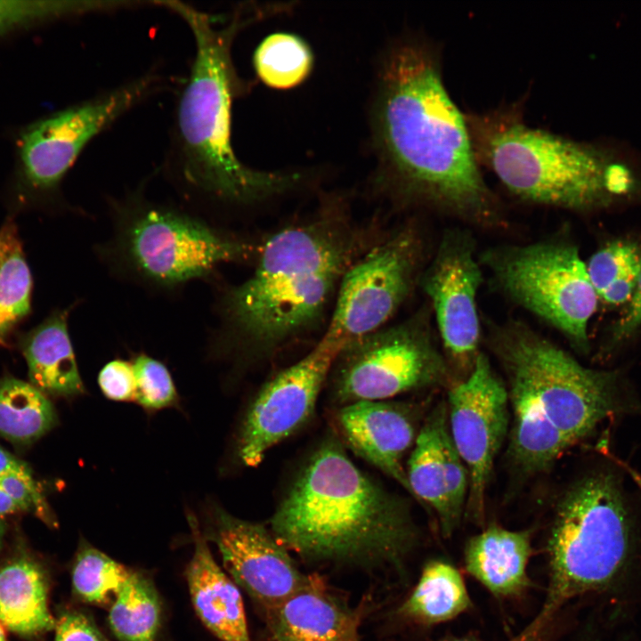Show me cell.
I'll use <instances>...</instances> for the list:
<instances>
[{"instance_id": "obj_1", "label": "cell", "mask_w": 641, "mask_h": 641, "mask_svg": "<svg viewBox=\"0 0 641 641\" xmlns=\"http://www.w3.org/2000/svg\"><path fill=\"white\" fill-rule=\"evenodd\" d=\"M371 120L385 182L463 216L491 215L495 199L475 158L466 114L446 89L431 44L406 37L385 52Z\"/></svg>"}, {"instance_id": "obj_2", "label": "cell", "mask_w": 641, "mask_h": 641, "mask_svg": "<svg viewBox=\"0 0 641 641\" xmlns=\"http://www.w3.org/2000/svg\"><path fill=\"white\" fill-rule=\"evenodd\" d=\"M162 8L179 16L194 39L188 76L174 106L165 174L186 193L221 204L245 206L296 189L299 173L252 169L231 143V106L242 93L231 57L236 36L258 12L236 10L220 25L215 16L186 3L163 0Z\"/></svg>"}, {"instance_id": "obj_3", "label": "cell", "mask_w": 641, "mask_h": 641, "mask_svg": "<svg viewBox=\"0 0 641 641\" xmlns=\"http://www.w3.org/2000/svg\"><path fill=\"white\" fill-rule=\"evenodd\" d=\"M271 531L312 564L401 572L419 534L409 505L357 467L329 436L274 511Z\"/></svg>"}, {"instance_id": "obj_4", "label": "cell", "mask_w": 641, "mask_h": 641, "mask_svg": "<svg viewBox=\"0 0 641 641\" xmlns=\"http://www.w3.org/2000/svg\"><path fill=\"white\" fill-rule=\"evenodd\" d=\"M364 237L337 213L270 236L253 273L223 300L234 350L264 360L316 328L345 272L365 251Z\"/></svg>"}, {"instance_id": "obj_5", "label": "cell", "mask_w": 641, "mask_h": 641, "mask_svg": "<svg viewBox=\"0 0 641 641\" xmlns=\"http://www.w3.org/2000/svg\"><path fill=\"white\" fill-rule=\"evenodd\" d=\"M548 588L532 620L553 622L569 602L602 598L620 618L641 585V521L620 471L609 464L574 481L560 498L548 540Z\"/></svg>"}, {"instance_id": "obj_6", "label": "cell", "mask_w": 641, "mask_h": 641, "mask_svg": "<svg viewBox=\"0 0 641 641\" xmlns=\"http://www.w3.org/2000/svg\"><path fill=\"white\" fill-rule=\"evenodd\" d=\"M495 352L508 381V397L522 401L572 447L605 418L641 413L616 371L590 369L523 327L498 334Z\"/></svg>"}, {"instance_id": "obj_7", "label": "cell", "mask_w": 641, "mask_h": 641, "mask_svg": "<svg viewBox=\"0 0 641 641\" xmlns=\"http://www.w3.org/2000/svg\"><path fill=\"white\" fill-rule=\"evenodd\" d=\"M478 164L528 202L586 209L603 195L590 154L580 145L529 126L518 108L466 114Z\"/></svg>"}, {"instance_id": "obj_8", "label": "cell", "mask_w": 641, "mask_h": 641, "mask_svg": "<svg viewBox=\"0 0 641 641\" xmlns=\"http://www.w3.org/2000/svg\"><path fill=\"white\" fill-rule=\"evenodd\" d=\"M329 377L330 400L341 407L442 385L449 369L418 313L346 344Z\"/></svg>"}, {"instance_id": "obj_9", "label": "cell", "mask_w": 641, "mask_h": 641, "mask_svg": "<svg viewBox=\"0 0 641 641\" xmlns=\"http://www.w3.org/2000/svg\"><path fill=\"white\" fill-rule=\"evenodd\" d=\"M485 262L512 299L588 351V322L598 296L574 247L543 242L494 249Z\"/></svg>"}, {"instance_id": "obj_10", "label": "cell", "mask_w": 641, "mask_h": 641, "mask_svg": "<svg viewBox=\"0 0 641 641\" xmlns=\"http://www.w3.org/2000/svg\"><path fill=\"white\" fill-rule=\"evenodd\" d=\"M120 232L126 261L146 280L173 286L208 274L248 249L177 210L133 200Z\"/></svg>"}, {"instance_id": "obj_11", "label": "cell", "mask_w": 641, "mask_h": 641, "mask_svg": "<svg viewBox=\"0 0 641 641\" xmlns=\"http://www.w3.org/2000/svg\"><path fill=\"white\" fill-rule=\"evenodd\" d=\"M163 85L159 74L148 72L31 125L19 141L25 183L38 192L55 190L94 138Z\"/></svg>"}, {"instance_id": "obj_12", "label": "cell", "mask_w": 641, "mask_h": 641, "mask_svg": "<svg viewBox=\"0 0 641 641\" xmlns=\"http://www.w3.org/2000/svg\"><path fill=\"white\" fill-rule=\"evenodd\" d=\"M419 249L416 235L403 230L365 250L339 283L323 337L344 347L383 328L412 288Z\"/></svg>"}, {"instance_id": "obj_13", "label": "cell", "mask_w": 641, "mask_h": 641, "mask_svg": "<svg viewBox=\"0 0 641 641\" xmlns=\"http://www.w3.org/2000/svg\"><path fill=\"white\" fill-rule=\"evenodd\" d=\"M446 404L450 436L468 473L465 513L481 523L494 462L509 427L507 389L479 353L468 376L448 392Z\"/></svg>"}, {"instance_id": "obj_14", "label": "cell", "mask_w": 641, "mask_h": 641, "mask_svg": "<svg viewBox=\"0 0 641 641\" xmlns=\"http://www.w3.org/2000/svg\"><path fill=\"white\" fill-rule=\"evenodd\" d=\"M342 349L322 337L305 356L259 389L238 435L237 456L242 465L258 466L271 449L308 422Z\"/></svg>"}, {"instance_id": "obj_15", "label": "cell", "mask_w": 641, "mask_h": 641, "mask_svg": "<svg viewBox=\"0 0 641 641\" xmlns=\"http://www.w3.org/2000/svg\"><path fill=\"white\" fill-rule=\"evenodd\" d=\"M202 534L214 542L231 580L262 615L303 588L311 575L263 524L239 519L214 506Z\"/></svg>"}, {"instance_id": "obj_16", "label": "cell", "mask_w": 641, "mask_h": 641, "mask_svg": "<svg viewBox=\"0 0 641 641\" xmlns=\"http://www.w3.org/2000/svg\"><path fill=\"white\" fill-rule=\"evenodd\" d=\"M482 278L469 239L454 232L444 237L421 279L445 350L458 367L470 369L479 353L476 298Z\"/></svg>"}, {"instance_id": "obj_17", "label": "cell", "mask_w": 641, "mask_h": 641, "mask_svg": "<svg viewBox=\"0 0 641 641\" xmlns=\"http://www.w3.org/2000/svg\"><path fill=\"white\" fill-rule=\"evenodd\" d=\"M406 473L412 495L434 510L442 534L450 536L465 513L469 479L450 436L446 402L434 406L418 432Z\"/></svg>"}, {"instance_id": "obj_18", "label": "cell", "mask_w": 641, "mask_h": 641, "mask_svg": "<svg viewBox=\"0 0 641 641\" xmlns=\"http://www.w3.org/2000/svg\"><path fill=\"white\" fill-rule=\"evenodd\" d=\"M335 422L343 442L412 495L403 458L418 430L413 409L401 402L360 401L338 407Z\"/></svg>"}, {"instance_id": "obj_19", "label": "cell", "mask_w": 641, "mask_h": 641, "mask_svg": "<svg viewBox=\"0 0 641 641\" xmlns=\"http://www.w3.org/2000/svg\"><path fill=\"white\" fill-rule=\"evenodd\" d=\"M363 601L353 606L315 574L280 604L263 614V641H361L369 612Z\"/></svg>"}, {"instance_id": "obj_20", "label": "cell", "mask_w": 641, "mask_h": 641, "mask_svg": "<svg viewBox=\"0 0 641 641\" xmlns=\"http://www.w3.org/2000/svg\"><path fill=\"white\" fill-rule=\"evenodd\" d=\"M187 519L194 551L185 575L197 614L222 641H253L238 586L215 561L195 515Z\"/></svg>"}, {"instance_id": "obj_21", "label": "cell", "mask_w": 641, "mask_h": 641, "mask_svg": "<svg viewBox=\"0 0 641 641\" xmlns=\"http://www.w3.org/2000/svg\"><path fill=\"white\" fill-rule=\"evenodd\" d=\"M531 532L491 524L466 544L467 572L498 597L520 595L529 586Z\"/></svg>"}, {"instance_id": "obj_22", "label": "cell", "mask_w": 641, "mask_h": 641, "mask_svg": "<svg viewBox=\"0 0 641 641\" xmlns=\"http://www.w3.org/2000/svg\"><path fill=\"white\" fill-rule=\"evenodd\" d=\"M29 383L45 395L72 397L85 393L68 331V312L51 314L20 340Z\"/></svg>"}, {"instance_id": "obj_23", "label": "cell", "mask_w": 641, "mask_h": 641, "mask_svg": "<svg viewBox=\"0 0 641 641\" xmlns=\"http://www.w3.org/2000/svg\"><path fill=\"white\" fill-rule=\"evenodd\" d=\"M0 621L21 636H35L54 629L45 571L23 552L0 567Z\"/></svg>"}, {"instance_id": "obj_24", "label": "cell", "mask_w": 641, "mask_h": 641, "mask_svg": "<svg viewBox=\"0 0 641 641\" xmlns=\"http://www.w3.org/2000/svg\"><path fill=\"white\" fill-rule=\"evenodd\" d=\"M471 606L459 571L442 559L428 561L396 613L415 624L431 626L450 621Z\"/></svg>"}, {"instance_id": "obj_25", "label": "cell", "mask_w": 641, "mask_h": 641, "mask_svg": "<svg viewBox=\"0 0 641 641\" xmlns=\"http://www.w3.org/2000/svg\"><path fill=\"white\" fill-rule=\"evenodd\" d=\"M53 404L29 382L0 378V436L19 445L35 442L57 424Z\"/></svg>"}, {"instance_id": "obj_26", "label": "cell", "mask_w": 641, "mask_h": 641, "mask_svg": "<svg viewBox=\"0 0 641 641\" xmlns=\"http://www.w3.org/2000/svg\"><path fill=\"white\" fill-rule=\"evenodd\" d=\"M109 623L119 641H154L161 623V603L152 580L130 571L115 596Z\"/></svg>"}, {"instance_id": "obj_27", "label": "cell", "mask_w": 641, "mask_h": 641, "mask_svg": "<svg viewBox=\"0 0 641 641\" xmlns=\"http://www.w3.org/2000/svg\"><path fill=\"white\" fill-rule=\"evenodd\" d=\"M32 279L12 221L0 229V344L30 309Z\"/></svg>"}, {"instance_id": "obj_28", "label": "cell", "mask_w": 641, "mask_h": 641, "mask_svg": "<svg viewBox=\"0 0 641 641\" xmlns=\"http://www.w3.org/2000/svg\"><path fill=\"white\" fill-rule=\"evenodd\" d=\"M253 65L258 78L267 86L285 90L303 83L312 72L313 55L300 37L277 32L256 47Z\"/></svg>"}, {"instance_id": "obj_29", "label": "cell", "mask_w": 641, "mask_h": 641, "mask_svg": "<svg viewBox=\"0 0 641 641\" xmlns=\"http://www.w3.org/2000/svg\"><path fill=\"white\" fill-rule=\"evenodd\" d=\"M137 0H0V35L45 21L136 10Z\"/></svg>"}, {"instance_id": "obj_30", "label": "cell", "mask_w": 641, "mask_h": 641, "mask_svg": "<svg viewBox=\"0 0 641 641\" xmlns=\"http://www.w3.org/2000/svg\"><path fill=\"white\" fill-rule=\"evenodd\" d=\"M640 266L641 256L636 246L617 241L594 254L587 271L597 296L617 305L631 299Z\"/></svg>"}, {"instance_id": "obj_31", "label": "cell", "mask_w": 641, "mask_h": 641, "mask_svg": "<svg viewBox=\"0 0 641 641\" xmlns=\"http://www.w3.org/2000/svg\"><path fill=\"white\" fill-rule=\"evenodd\" d=\"M130 571L86 541H80L71 571L73 594L84 603L108 604Z\"/></svg>"}, {"instance_id": "obj_32", "label": "cell", "mask_w": 641, "mask_h": 641, "mask_svg": "<svg viewBox=\"0 0 641 641\" xmlns=\"http://www.w3.org/2000/svg\"><path fill=\"white\" fill-rule=\"evenodd\" d=\"M24 512L33 513L51 527L56 526V519L33 475L0 476V517Z\"/></svg>"}, {"instance_id": "obj_33", "label": "cell", "mask_w": 641, "mask_h": 641, "mask_svg": "<svg viewBox=\"0 0 641 641\" xmlns=\"http://www.w3.org/2000/svg\"><path fill=\"white\" fill-rule=\"evenodd\" d=\"M132 364L136 382L135 401L140 405L155 410L176 402V390L165 365L144 353L136 356Z\"/></svg>"}, {"instance_id": "obj_34", "label": "cell", "mask_w": 641, "mask_h": 641, "mask_svg": "<svg viewBox=\"0 0 641 641\" xmlns=\"http://www.w3.org/2000/svg\"><path fill=\"white\" fill-rule=\"evenodd\" d=\"M98 383L103 394L114 401L135 400L136 382L133 364L124 360L108 362L100 371Z\"/></svg>"}, {"instance_id": "obj_35", "label": "cell", "mask_w": 641, "mask_h": 641, "mask_svg": "<svg viewBox=\"0 0 641 641\" xmlns=\"http://www.w3.org/2000/svg\"><path fill=\"white\" fill-rule=\"evenodd\" d=\"M54 641H110L85 612L70 609L55 621Z\"/></svg>"}, {"instance_id": "obj_36", "label": "cell", "mask_w": 641, "mask_h": 641, "mask_svg": "<svg viewBox=\"0 0 641 641\" xmlns=\"http://www.w3.org/2000/svg\"><path fill=\"white\" fill-rule=\"evenodd\" d=\"M639 326H641V266L627 312L614 327L613 333L614 341L627 338Z\"/></svg>"}, {"instance_id": "obj_37", "label": "cell", "mask_w": 641, "mask_h": 641, "mask_svg": "<svg viewBox=\"0 0 641 641\" xmlns=\"http://www.w3.org/2000/svg\"><path fill=\"white\" fill-rule=\"evenodd\" d=\"M551 625L540 626L531 621L515 637L506 641H550ZM436 641H483L479 638L466 637H447Z\"/></svg>"}, {"instance_id": "obj_38", "label": "cell", "mask_w": 641, "mask_h": 641, "mask_svg": "<svg viewBox=\"0 0 641 641\" xmlns=\"http://www.w3.org/2000/svg\"><path fill=\"white\" fill-rule=\"evenodd\" d=\"M8 474L33 475L31 469L25 462L0 446V476Z\"/></svg>"}, {"instance_id": "obj_39", "label": "cell", "mask_w": 641, "mask_h": 641, "mask_svg": "<svg viewBox=\"0 0 641 641\" xmlns=\"http://www.w3.org/2000/svg\"><path fill=\"white\" fill-rule=\"evenodd\" d=\"M6 531V523L3 517H0V549L3 546Z\"/></svg>"}, {"instance_id": "obj_40", "label": "cell", "mask_w": 641, "mask_h": 641, "mask_svg": "<svg viewBox=\"0 0 641 641\" xmlns=\"http://www.w3.org/2000/svg\"><path fill=\"white\" fill-rule=\"evenodd\" d=\"M2 625H3V624H2V622L0 621V641H7Z\"/></svg>"}, {"instance_id": "obj_41", "label": "cell", "mask_w": 641, "mask_h": 641, "mask_svg": "<svg viewBox=\"0 0 641 641\" xmlns=\"http://www.w3.org/2000/svg\"><path fill=\"white\" fill-rule=\"evenodd\" d=\"M605 641H626V640L615 637V638H608V639L605 638Z\"/></svg>"}]
</instances>
